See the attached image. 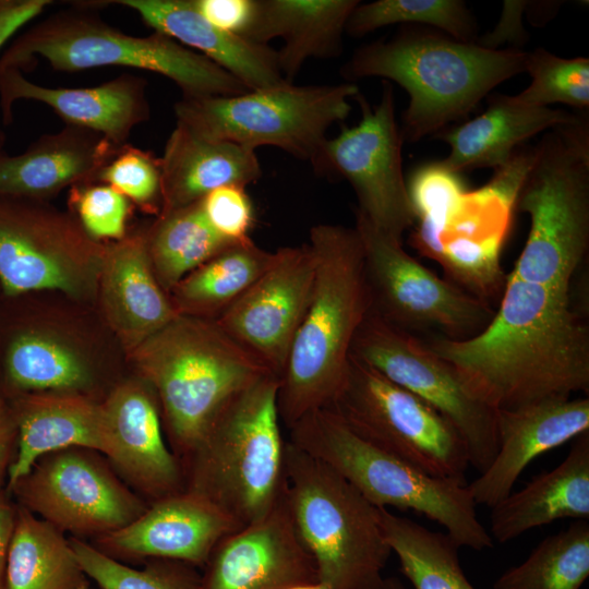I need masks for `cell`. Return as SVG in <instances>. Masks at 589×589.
Listing matches in <instances>:
<instances>
[{"instance_id": "29", "label": "cell", "mask_w": 589, "mask_h": 589, "mask_svg": "<svg viewBox=\"0 0 589 589\" xmlns=\"http://www.w3.org/2000/svg\"><path fill=\"white\" fill-rule=\"evenodd\" d=\"M564 110L528 107L512 96L492 95L488 108L478 117L459 125L445 128L433 137L449 146L441 163L450 171H462L506 165L516 148L536 134L578 119Z\"/></svg>"}, {"instance_id": "15", "label": "cell", "mask_w": 589, "mask_h": 589, "mask_svg": "<svg viewBox=\"0 0 589 589\" xmlns=\"http://www.w3.org/2000/svg\"><path fill=\"white\" fill-rule=\"evenodd\" d=\"M106 248L73 218L39 201L0 195V281L7 294L58 290L87 297Z\"/></svg>"}, {"instance_id": "28", "label": "cell", "mask_w": 589, "mask_h": 589, "mask_svg": "<svg viewBox=\"0 0 589 589\" xmlns=\"http://www.w3.org/2000/svg\"><path fill=\"white\" fill-rule=\"evenodd\" d=\"M490 536L506 543L557 519H589V431L573 440L554 469L533 477L521 490L494 505Z\"/></svg>"}, {"instance_id": "45", "label": "cell", "mask_w": 589, "mask_h": 589, "mask_svg": "<svg viewBox=\"0 0 589 589\" xmlns=\"http://www.w3.org/2000/svg\"><path fill=\"white\" fill-rule=\"evenodd\" d=\"M528 1H504L502 17L491 33H486L476 43L489 49H498L504 43H512L515 48L524 45L527 34L522 26L521 16L527 9Z\"/></svg>"}, {"instance_id": "37", "label": "cell", "mask_w": 589, "mask_h": 589, "mask_svg": "<svg viewBox=\"0 0 589 589\" xmlns=\"http://www.w3.org/2000/svg\"><path fill=\"white\" fill-rule=\"evenodd\" d=\"M589 576V522L576 520L546 537L520 564L505 570L494 589H580Z\"/></svg>"}, {"instance_id": "7", "label": "cell", "mask_w": 589, "mask_h": 589, "mask_svg": "<svg viewBox=\"0 0 589 589\" xmlns=\"http://www.w3.org/2000/svg\"><path fill=\"white\" fill-rule=\"evenodd\" d=\"M288 441L320 459L378 508L413 510L437 522L459 546H494L467 484L432 477L354 434L330 409L299 419Z\"/></svg>"}, {"instance_id": "22", "label": "cell", "mask_w": 589, "mask_h": 589, "mask_svg": "<svg viewBox=\"0 0 589 589\" xmlns=\"http://www.w3.org/2000/svg\"><path fill=\"white\" fill-rule=\"evenodd\" d=\"M235 531V524L212 503L182 491L154 501L131 524L98 537V549L116 560H171L203 567L216 544Z\"/></svg>"}, {"instance_id": "9", "label": "cell", "mask_w": 589, "mask_h": 589, "mask_svg": "<svg viewBox=\"0 0 589 589\" xmlns=\"http://www.w3.org/2000/svg\"><path fill=\"white\" fill-rule=\"evenodd\" d=\"M35 57L58 71L128 67L164 75L182 97L236 96L249 91L240 80L172 38L154 32L132 36L84 13H58L33 25L8 47L0 67L29 70Z\"/></svg>"}, {"instance_id": "10", "label": "cell", "mask_w": 589, "mask_h": 589, "mask_svg": "<svg viewBox=\"0 0 589 589\" xmlns=\"http://www.w3.org/2000/svg\"><path fill=\"white\" fill-rule=\"evenodd\" d=\"M531 156L532 149L516 151L485 185L450 188L414 213L409 244L440 263L446 279L490 304L505 289L500 254Z\"/></svg>"}, {"instance_id": "50", "label": "cell", "mask_w": 589, "mask_h": 589, "mask_svg": "<svg viewBox=\"0 0 589 589\" xmlns=\"http://www.w3.org/2000/svg\"><path fill=\"white\" fill-rule=\"evenodd\" d=\"M288 589H326V587L323 584H321L320 581H317V582H311V584H303V585L293 586V587L288 588Z\"/></svg>"}, {"instance_id": "35", "label": "cell", "mask_w": 589, "mask_h": 589, "mask_svg": "<svg viewBox=\"0 0 589 589\" xmlns=\"http://www.w3.org/2000/svg\"><path fill=\"white\" fill-rule=\"evenodd\" d=\"M146 237L154 274L165 291H170L192 271L236 244L215 231L201 201L160 214Z\"/></svg>"}, {"instance_id": "24", "label": "cell", "mask_w": 589, "mask_h": 589, "mask_svg": "<svg viewBox=\"0 0 589 589\" xmlns=\"http://www.w3.org/2000/svg\"><path fill=\"white\" fill-rule=\"evenodd\" d=\"M120 148L97 132L67 124L41 135L22 154L0 153V195L39 201L96 179Z\"/></svg>"}, {"instance_id": "49", "label": "cell", "mask_w": 589, "mask_h": 589, "mask_svg": "<svg viewBox=\"0 0 589 589\" xmlns=\"http://www.w3.org/2000/svg\"><path fill=\"white\" fill-rule=\"evenodd\" d=\"M380 589H409L399 577L397 576H387L384 577L382 586Z\"/></svg>"}, {"instance_id": "33", "label": "cell", "mask_w": 589, "mask_h": 589, "mask_svg": "<svg viewBox=\"0 0 589 589\" xmlns=\"http://www.w3.org/2000/svg\"><path fill=\"white\" fill-rule=\"evenodd\" d=\"M275 252L251 238L230 245L192 271L170 291L179 315L217 320L271 266Z\"/></svg>"}, {"instance_id": "16", "label": "cell", "mask_w": 589, "mask_h": 589, "mask_svg": "<svg viewBox=\"0 0 589 589\" xmlns=\"http://www.w3.org/2000/svg\"><path fill=\"white\" fill-rule=\"evenodd\" d=\"M353 98L361 110L359 123L342 125L337 136L326 139L311 165L320 175L347 180L358 200L356 209L382 231L402 240L414 215L402 173L404 141L393 85L383 82L381 100L373 108L360 92Z\"/></svg>"}, {"instance_id": "19", "label": "cell", "mask_w": 589, "mask_h": 589, "mask_svg": "<svg viewBox=\"0 0 589 589\" xmlns=\"http://www.w3.org/2000/svg\"><path fill=\"white\" fill-rule=\"evenodd\" d=\"M203 568L200 589H288L318 581L286 491L265 517L223 538Z\"/></svg>"}, {"instance_id": "5", "label": "cell", "mask_w": 589, "mask_h": 589, "mask_svg": "<svg viewBox=\"0 0 589 589\" xmlns=\"http://www.w3.org/2000/svg\"><path fill=\"white\" fill-rule=\"evenodd\" d=\"M268 373L241 390L181 461L183 491L223 512L237 530L265 517L286 491V441Z\"/></svg>"}, {"instance_id": "38", "label": "cell", "mask_w": 589, "mask_h": 589, "mask_svg": "<svg viewBox=\"0 0 589 589\" xmlns=\"http://www.w3.org/2000/svg\"><path fill=\"white\" fill-rule=\"evenodd\" d=\"M393 24H417L450 37L476 43L477 21L461 0H377L359 3L346 24V33L363 36Z\"/></svg>"}, {"instance_id": "39", "label": "cell", "mask_w": 589, "mask_h": 589, "mask_svg": "<svg viewBox=\"0 0 589 589\" xmlns=\"http://www.w3.org/2000/svg\"><path fill=\"white\" fill-rule=\"evenodd\" d=\"M87 578L99 589H200L194 566L171 560H152L133 568L79 538L69 540Z\"/></svg>"}, {"instance_id": "36", "label": "cell", "mask_w": 589, "mask_h": 589, "mask_svg": "<svg viewBox=\"0 0 589 589\" xmlns=\"http://www.w3.org/2000/svg\"><path fill=\"white\" fill-rule=\"evenodd\" d=\"M5 368L15 386L31 390L79 393L93 381L87 362L75 349L40 332H25L12 340Z\"/></svg>"}, {"instance_id": "42", "label": "cell", "mask_w": 589, "mask_h": 589, "mask_svg": "<svg viewBox=\"0 0 589 589\" xmlns=\"http://www.w3.org/2000/svg\"><path fill=\"white\" fill-rule=\"evenodd\" d=\"M72 200L80 225L93 240L124 238L129 202L115 188L83 185L73 190Z\"/></svg>"}, {"instance_id": "17", "label": "cell", "mask_w": 589, "mask_h": 589, "mask_svg": "<svg viewBox=\"0 0 589 589\" xmlns=\"http://www.w3.org/2000/svg\"><path fill=\"white\" fill-rule=\"evenodd\" d=\"M12 489L23 507L75 538L119 530L147 508L97 452L82 447L43 456Z\"/></svg>"}, {"instance_id": "32", "label": "cell", "mask_w": 589, "mask_h": 589, "mask_svg": "<svg viewBox=\"0 0 589 589\" xmlns=\"http://www.w3.org/2000/svg\"><path fill=\"white\" fill-rule=\"evenodd\" d=\"M63 533L25 507L16 513L3 589H88Z\"/></svg>"}, {"instance_id": "26", "label": "cell", "mask_w": 589, "mask_h": 589, "mask_svg": "<svg viewBox=\"0 0 589 589\" xmlns=\"http://www.w3.org/2000/svg\"><path fill=\"white\" fill-rule=\"evenodd\" d=\"M98 285L107 318L131 351L179 315L154 274L146 236L106 248Z\"/></svg>"}, {"instance_id": "44", "label": "cell", "mask_w": 589, "mask_h": 589, "mask_svg": "<svg viewBox=\"0 0 589 589\" xmlns=\"http://www.w3.org/2000/svg\"><path fill=\"white\" fill-rule=\"evenodd\" d=\"M194 8L213 25L250 40L259 0H192Z\"/></svg>"}, {"instance_id": "12", "label": "cell", "mask_w": 589, "mask_h": 589, "mask_svg": "<svg viewBox=\"0 0 589 589\" xmlns=\"http://www.w3.org/2000/svg\"><path fill=\"white\" fill-rule=\"evenodd\" d=\"M330 409L354 434L441 479L466 483L468 449L458 430L409 390L349 357Z\"/></svg>"}, {"instance_id": "21", "label": "cell", "mask_w": 589, "mask_h": 589, "mask_svg": "<svg viewBox=\"0 0 589 589\" xmlns=\"http://www.w3.org/2000/svg\"><path fill=\"white\" fill-rule=\"evenodd\" d=\"M587 431L588 397L553 396L513 409H496V456L468 485L476 505L492 508L512 492L534 458Z\"/></svg>"}, {"instance_id": "51", "label": "cell", "mask_w": 589, "mask_h": 589, "mask_svg": "<svg viewBox=\"0 0 589 589\" xmlns=\"http://www.w3.org/2000/svg\"><path fill=\"white\" fill-rule=\"evenodd\" d=\"M4 145H5V134L0 129V153L4 151Z\"/></svg>"}, {"instance_id": "48", "label": "cell", "mask_w": 589, "mask_h": 589, "mask_svg": "<svg viewBox=\"0 0 589 589\" xmlns=\"http://www.w3.org/2000/svg\"><path fill=\"white\" fill-rule=\"evenodd\" d=\"M11 441V431L4 412L0 406V471L8 460Z\"/></svg>"}, {"instance_id": "1", "label": "cell", "mask_w": 589, "mask_h": 589, "mask_svg": "<svg viewBox=\"0 0 589 589\" xmlns=\"http://www.w3.org/2000/svg\"><path fill=\"white\" fill-rule=\"evenodd\" d=\"M495 409L589 393V325L570 296L507 275L491 322L473 337L422 338Z\"/></svg>"}, {"instance_id": "52", "label": "cell", "mask_w": 589, "mask_h": 589, "mask_svg": "<svg viewBox=\"0 0 589 589\" xmlns=\"http://www.w3.org/2000/svg\"><path fill=\"white\" fill-rule=\"evenodd\" d=\"M10 2V0H0V11L8 5V3Z\"/></svg>"}, {"instance_id": "18", "label": "cell", "mask_w": 589, "mask_h": 589, "mask_svg": "<svg viewBox=\"0 0 589 589\" xmlns=\"http://www.w3.org/2000/svg\"><path fill=\"white\" fill-rule=\"evenodd\" d=\"M274 252L265 273L215 322L281 378L311 301L316 261L308 242Z\"/></svg>"}, {"instance_id": "30", "label": "cell", "mask_w": 589, "mask_h": 589, "mask_svg": "<svg viewBox=\"0 0 589 589\" xmlns=\"http://www.w3.org/2000/svg\"><path fill=\"white\" fill-rule=\"evenodd\" d=\"M17 453L8 470V486L26 476L43 456L65 448L106 452L103 405L79 393L40 392L25 398L17 416Z\"/></svg>"}, {"instance_id": "14", "label": "cell", "mask_w": 589, "mask_h": 589, "mask_svg": "<svg viewBox=\"0 0 589 589\" xmlns=\"http://www.w3.org/2000/svg\"><path fill=\"white\" fill-rule=\"evenodd\" d=\"M350 356L446 418L466 443L469 465L480 473L492 464L498 449L496 409L479 398L422 338L368 313L353 338Z\"/></svg>"}, {"instance_id": "23", "label": "cell", "mask_w": 589, "mask_h": 589, "mask_svg": "<svg viewBox=\"0 0 589 589\" xmlns=\"http://www.w3.org/2000/svg\"><path fill=\"white\" fill-rule=\"evenodd\" d=\"M142 77L122 75L87 88H52L35 84L15 68L0 67L2 121H13V104L28 99L49 106L67 124L92 130L123 147L132 130L149 117Z\"/></svg>"}, {"instance_id": "46", "label": "cell", "mask_w": 589, "mask_h": 589, "mask_svg": "<svg viewBox=\"0 0 589 589\" xmlns=\"http://www.w3.org/2000/svg\"><path fill=\"white\" fill-rule=\"evenodd\" d=\"M51 3L49 0H10L0 11V48L21 27Z\"/></svg>"}, {"instance_id": "31", "label": "cell", "mask_w": 589, "mask_h": 589, "mask_svg": "<svg viewBox=\"0 0 589 589\" xmlns=\"http://www.w3.org/2000/svg\"><path fill=\"white\" fill-rule=\"evenodd\" d=\"M358 0H259V14L250 40L267 45L275 37L285 81L292 83L312 58L328 59L342 51V34Z\"/></svg>"}, {"instance_id": "2", "label": "cell", "mask_w": 589, "mask_h": 589, "mask_svg": "<svg viewBox=\"0 0 589 589\" xmlns=\"http://www.w3.org/2000/svg\"><path fill=\"white\" fill-rule=\"evenodd\" d=\"M528 52L489 49L428 26L406 25L390 39L358 48L342 67L350 83L378 76L409 95L402 141L414 143L467 118L502 82L526 72Z\"/></svg>"}, {"instance_id": "13", "label": "cell", "mask_w": 589, "mask_h": 589, "mask_svg": "<svg viewBox=\"0 0 589 589\" xmlns=\"http://www.w3.org/2000/svg\"><path fill=\"white\" fill-rule=\"evenodd\" d=\"M370 310L387 324L424 338L473 337L495 309L446 278H441L402 248V240L375 227L356 209Z\"/></svg>"}, {"instance_id": "27", "label": "cell", "mask_w": 589, "mask_h": 589, "mask_svg": "<svg viewBox=\"0 0 589 589\" xmlns=\"http://www.w3.org/2000/svg\"><path fill=\"white\" fill-rule=\"evenodd\" d=\"M159 167L160 214L199 202L221 187L245 188L262 175L254 151L200 136L178 123L166 142Z\"/></svg>"}, {"instance_id": "8", "label": "cell", "mask_w": 589, "mask_h": 589, "mask_svg": "<svg viewBox=\"0 0 589 589\" xmlns=\"http://www.w3.org/2000/svg\"><path fill=\"white\" fill-rule=\"evenodd\" d=\"M286 496L326 589H380L392 550L371 504L332 467L286 441Z\"/></svg>"}, {"instance_id": "6", "label": "cell", "mask_w": 589, "mask_h": 589, "mask_svg": "<svg viewBox=\"0 0 589 589\" xmlns=\"http://www.w3.org/2000/svg\"><path fill=\"white\" fill-rule=\"evenodd\" d=\"M515 212L530 229L512 275L570 296L589 251L588 117L553 128L532 148Z\"/></svg>"}, {"instance_id": "41", "label": "cell", "mask_w": 589, "mask_h": 589, "mask_svg": "<svg viewBox=\"0 0 589 589\" xmlns=\"http://www.w3.org/2000/svg\"><path fill=\"white\" fill-rule=\"evenodd\" d=\"M96 179L140 205L161 209L159 159L147 152L124 145Z\"/></svg>"}, {"instance_id": "40", "label": "cell", "mask_w": 589, "mask_h": 589, "mask_svg": "<svg viewBox=\"0 0 589 589\" xmlns=\"http://www.w3.org/2000/svg\"><path fill=\"white\" fill-rule=\"evenodd\" d=\"M526 72L529 73L531 82L521 93L512 96L515 103L528 107L564 104L588 110V58H562L538 47L527 55Z\"/></svg>"}, {"instance_id": "20", "label": "cell", "mask_w": 589, "mask_h": 589, "mask_svg": "<svg viewBox=\"0 0 589 589\" xmlns=\"http://www.w3.org/2000/svg\"><path fill=\"white\" fill-rule=\"evenodd\" d=\"M155 394L144 382L118 385L101 404L105 456L133 486L154 501L183 491L179 458L166 445Z\"/></svg>"}, {"instance_id": "53", "label": "cell", "mask_w": 589, "mask_h": 589, "mask_svg": "<svg viewBox=\"0 0 589 589\" xmlns=\"http://www.w3.org/2000/svg\"><path fill=\"white\" fill-rule=\"evenodd\" d=\"M88 589H92L91 587Z\"/></svg>"}, {"instance_id": "43", "label": "cell", "mask_w": 589, "mask_h": 589, "mask_svg": "<svg viewBox=\"0 0 589 589\" xmlns=\"http://www.w3.org/2000/svg\"><path fill=\"white\" fill-rule=\"evenodd\" d=\"M203 212L215 231L232 243L248 239L254 221L252 202L244 188L226 185L201 200Z\"/></svg>"}, {"instance_id": "4", "label": "cell", "mask_w": 589, "mask_h": 589, "mask_svg": "<svg viewBox=\"0 0 589 589\" xmlns=\"http://www.w3.org/2000/svg\"><path fill=\"white\" fill-rule=\"evenodd\" d=\"M132 353L159 400L180 462L241 390L272 373L215 321L187 315H177Z\"/></svg>"}, {"instance_id": "25", "label": "cell", "mask_w": 589, "mask_h": 589, "mask_svg": "<svg viewBox=\"0 0 589 589\" xmlns=\"http://www.w3.org/2000/svg\"><path fill=\"white\" fill-rule=\"evenodd\" d=\"M113 2L137 12L155 32L199 50L251 91L285 82L278 64L277 50L213 25L194 8L192 0Z\"/></svg>"}, {"instance_id": "3", "label": "cell", "mask_w": 589, "mask_h": 589, "mask_svg": "<svg viewBox=\"0 0 589 589\" xmlns=\"http://www.w3.org/2000/svg\"><path fill=\"white\" fill-rule=\"evenodd\" d=\"M308 243L316 261L314 286L277 398L279 418L287 429L333 402L353 338L370 310L362 244L354 227L315 225Z\"/></svg>"}, {"instance_id": "11", "label": "cell", "mask_w": 589, "mask_h": 589, "mask_svg": "<svg viewBox=\"0 0 589 589\" xmlns=\"http://www.w3.org/2000/svg\"><path fill=\"white\" fill-rule=\"evenodd\" d=\"M359 87L350 82L299 86L290 82L236 96L182 97L177 123L193 133L254 151L274 146L312 161L327 130L351 111Z\"/></svg>"}, {"instance_id": "47", "label": "cell", "mask_w": 589, "mask_h": 589, "mask_svg": "<svg viewBox=\"0 0 589 589\" xmlns=\"http://www.w3.org/2000/svg\"><path fill=\"white\" fill-rule=\"evenodd\" d=\"M16 514L0 495V589H3L8 551L14 530Z\"/></svg>"}, {"instance_id": "34", "label": "cell", "mask_w": 589, "mask_h": 589, "mask_svg": "<svg viewBox=\"0 0 589 589\" xmlns=\"http://www.w3.org/2000/svg\"><path fill=\"white\" fill-rule=\"evenodd\" d=\"M378 509L384 538L412 589H476L460 566L459 546L446 532Z\"/></svg>"}]
</instances>
